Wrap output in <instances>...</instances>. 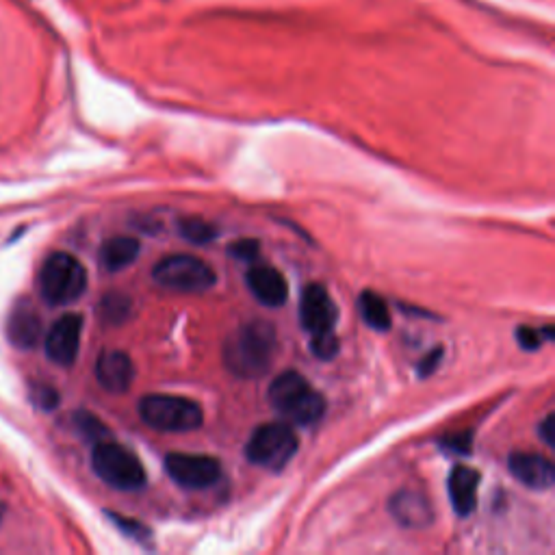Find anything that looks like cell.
<instances>
[{
  "label": "cell",
  "instance_id": "30",
  "mask_svg": "<svg viewBox=\"0 0 555 555\" xmlns=\"http://www.w3.org/2000/svg\"><path fill=\"white\" fill-rule=\"evenodd\" d=\"M3 519H5V503L0 501V523H3Z\"/></svg>",
  "mask_w": 555,
  "mask_h": 555
},
{
  "label": "cell",
  "instance_id": "5",
  "mask_svg": "<svg viewBox=\"0 0 555 555\" xmlns=\"http://www.w3.org/2000/svg\"><path fill=\"white\" fill-rule=\"evenodd\" d=\"M298 447L300 438L289 423L269 421L258 425L252 432L248 445H245V456L256 467L280 473L298 454Z\"/></svg>",
  "mask_w": 555,
  "mask_h": 555
},
{
  "label": "cell",
  "instance_id": "8",
  "mask_svg": "<svg viewBox=\"0 0 555 555\" xmlns=\"http://www.w3.org/2000/svg\"><path fill=\"white\" fill-rule=\"evenodd\" d=\"M165 471L178 486L202 490L219 482V477H222V464L211 456L178 454V451H174V454L165 458Z\"/></svg>",
  "mask_w": 555,
  "mask_h": 555
},
{
  "label": "cell",
  "instance_id": "18",
  "mask_svg": "<svg viewBox=\"0 0 555 555\" xmlns=\"http://www.w3.org/2000/svg\"><path fill=\"white\" fill-rule=\"evenodd\" d=\"M358 311H360V317L365 319V324L369 328L378 330V332H384V330L391 328V311L378 293H373V291L360 293Z\"/></svg>",
  "mask_w": 555,
  "mask_h": 555
},
{
  "label": "cell",
  "instance_id": "25",
  "mask_svg": "<svg viewBox=\"0 0 555 555\" xmlns=\"http://www.w3.org/2000/svg\"><path fill=\"white\" fill-rule=\"evenodd\" d=\"M232 256L239 258V261H256L258 254H261V241H256V239H239L230 245V250H228Z\"/></svg>",
  "mask_w": 555,
  "mask_h": 555
},
{
  "label": "cell",
  "instance_id": "28",
  "mask_svg": "<svg viewBox=\"0 0 555 555\" xmlns=\"http://www.w3.org/2000/svg\"><path fill=\"white\" fill-rule=\"evenodd\" d=\"M33 399L37 404H40L44 410H53L59 404V395L55 389H50V386H42V389H37Z\"/></svg>",
  "mask_w": 555,
  "mask_h": 555
},
{
  "label": "cell",
  "instance_id": "24",
  "mask_svg": "<svg viewBox=\"0 0 555 555\" xmlns=\"http://www.w3.org/2000/svg\"><path fill=\"white\" fill-rule=\"evenodd\" d=\"M107 516L109 519L118 525L122 532L126 534V536H131L133 540H137V542H150V538H152V532H150V527L148 525H144V523H139V521H135V519H126V516H122V514H115V512H107Z\"/></svg>",
  "mask_w": 555,
  "mask_h": 555
},
{
  "label": "cell",
  "instance_id": "10",
  "mask_svg": "<svg viewBox=\"0 0 555 555\" xmlns=\"http://www.w3.org/2000/svg\"><path fill=\"white\" fill-rule=\"evenodd\" d=\"M339 319L337 304L324 285H308L300 298V324L308 334L334 330Z\"/></svg>",
  "mask_w": 555,
  "mask_h": 555
},
{
  "label": "cell",
  "instance_id": "3",
  "mask_svg": "<svg viewBox=\"0 0 555 555\" xmlns=\"http://www.w3.org/2000/svg\"><path fill=\"white\" fill-rule=\"evenodd\" d=\"M87 289V271L79 258L68 252L50 254L40 271V293L50 306H68Z\"/></svg>",
  "mask_w": 555,
  "mask_h": 555
},
{
  "label": "cell",
  "instance_id": "6",
  "mask_svg": "<svg viewBox=\"0 0 555 555\" xmlns=\"http://www.w3.org/2000/svg\"><path fill=\"white\" fill-rule=\"evenodd\" d=\"M92 467L102 482L118 490H139L148 482L144 464L131 449L113 441H100L92 451Z\"/></svg>",
  "mask_w": 555,
  "mask_h": 555
},
{
  "label": "cell",
  "instance_id": "4",
  "mask_svg": "<svg viewBox=\"0 0 555 555\" xmlns=\"http://www.w3.org/2000/svg\"><path fill=\"white\" fill-rule=\"evenodd\" d=\"M139 417L152 430L159 432H193L204 421V410L198 402L180 395H146L139 402Z\"/></svg>",
  "mask_w": 555,
  "mask_h": 555
},
{
  "label": "cell",
  "instance_id": "9",
  "mask_svg": "<svg viewBox=\"0 0 555 555\" xmlns=\"http://www.w3.org/2000/svg\"><path fill=\"white\" fill-rule=\"evenodd\" d=\"M83 337V317L76 313L61 315L46 332V356L59 367H72L79 358Z\"/></svg>",
  "mask_w": 555,
  "mask_h": 555
},
{
  "label": "cell",
  "instance_id": "13",
  "mask_svg": "<svg viewBox=\"0 0 555 555\" xmlns=\"http://www.w3.org/2000/svg\"><path fill=\"white\" fill-rule=\"evenodd\" d=\"M508 469L516 482L532 490H549L555 482L553 462L540 454H523L516 451L508 458Z\"/></svg>",
  "mask_w": 555,
  "mask_h": 555
},
{
  "label": "cell",
  "instance_id": "22",
  "mask_svg": "<svg viewBox=\"0 0 555 555\" xmlns=\"http://www.w3.org/2000/svg\"><path fill=\"white\" fill-rule=\"evenodd\" d=\"M311 352L319 360H332L334 356L339 354V337H337V332L326 330V332L311 334Z\"/></svg>",
  "mask_w": 555,
  "mask_h": 555
},
{
  "label": "cell",
  "instance_id": "7",
  "mask_svg": "<svg viewBox=\"0 0 555 555\" xmlns=\"http://www.w3.org/2000/svg\"><path fill=\"white\" fill-rule=\"evenodd\" d=\"M152 278L157 285L176 293H204L215 287V271L202 258L191 254L165 256L152 269Z\"/></svg>",
  "mask_w": 555,
  "mask_h": 555
},
{
  "label": "cell",
  "instance_id": "26",
  "mask_svg": "<svg viewBox=\"0 0 555 555\" xmlns=\"http://www.w3.org/2000/svg\"><path fill=\"white\" fill-rule=\"evenodd\" d=\"M441 447L449 454H462L467 456L471 454V447H473V436L469 432H462V434H454V436H447L441 441Z\"/></svg>",
  "mask_w": 555,
  "mask_h": 555
},
{
  "label": "cell",
  "instance_id": "17",
  "mask_svg": "<svg viewBox=\"0 0 555 555\" xmlns=\"http://www.w3.org/2000/svg\"><path fill=\"white\" fill-rule=\"evenodd\" d=\"M141 245L133 237H113L100 248V265L107 271H122L135 263Z\"/></svg>",
  "mask_w": 555,
  "mask_h": 555
},
{
  "label": "cell",
  "instance_id": "11",
  "mask_svg": "<svg viewBox=\"0 0 555 555\" xmlns=\"http://www.w3.org/2000/svg\"><path fill=\"white\" fill-rule=\"evenodd\" d=\"M389 510L393 514V519L408 529H423L430 527L434 523V508L430 499L425 497L421 490H399L393 495Z\"/></svg>",
  "mask_w": 555,
  "mask_h": 555
},
{
  "label": "cell",
  "instance_id": "16",
  "mask_svg": "<svg viewBox=\"0 0 555 555\" xmlns=\"http://www.w3.org/2000/svg\"><path fill=\"white\" fill-rule=\"evenodd\" d=\"M480 473L469 467H456L449 475V499L458 516H469L477 506Z\"/></svg>",
  "mask_w": 555,
  "mask_h": 555
},
{
  "label": "cell",
  "instance_id": "2",
  "mask_svg": "<svg viewBox=\"0 0 555 555\" xmlns=\"http://www.w3.org/2000/svg\"><path fill=\"white\" fill-rule=\"evenodd\" d=\"M269 404L295 425L317 423L326 412V399L295 371H285L269 386Z\"/></svg>",
  "mask_w": 555,
  "mask_h": 555
},
{
  "label": "cell",
  "instance_id": "1",
  "mask_svg": "<svg viewBox=\"0 0 555 555\" xmlns=\"http://www.w3.org/2000/svg\"><path fill=\"white\" fill-rule=\"evenodd\" d=\"M278 352L276 328L269 321L256 319L241 326L224 343V363L239 378L256 380L274 365Z\"/></svg>",
  "mask_w": 555,
  "mask_h": 555
},
{
  "label": "cell",
  "instance_id": "21",
  "mask_svg": "<svg viewBox=\"0 0 555 555\" xmlns=\"http://www.w3.org/2000/svg\"><path fill=\"white\" fill-rule=\"evenodd\" d=\"M128 311H131V302H128L120 293L107 295L100 306V315L107 321V324H122Z\"/></svg>",
  "mask_w": 555,
  "mask_h": 555
},
{
  "label": "cell",
  "instance_id": "14",
  "mask_svg": "<svg viewBox=\"0 0 555 555\" xmlns=\"http://www.w3.org/2000/svg\"><path fill=\"white\" fill-rule=\"evenodd\" d=\"M254 298L267 308L285 306L289 300V285L278 269L269 265H256L245 276Z\"/></svg>",
  "mask_w": 555,
  "mask_h": 555
},
{
  "label": "cell",
  "instance_id": "12",
  "mask_svg": "<svg viewBox=\"0 0 555 555\" xmlns=\"http://www.w3.org/2000/svg\"><path fill=\"white\" fill-rule=\"evenodd\" d=\"M96 378L109 393H126L135 380V365L131 356L120 350H105L96 360Z\"/></svg>",
  "mask_w": 555,
  "mask_h": 555
},
{
  "label": "cell",
  "instance_id": "23",
  "mask_svg": "<svg viewBox=\"0 0 555 555\" xmlns=\"http://www.w3.org/2000/svg\"><path fill=\"white\" fill-rule=\"evenodd\" d=\"M74 421H76V428H79V432L85 434L89 441L100 443V441H107V438H109L107 425L100 423L94 415H89V412H76Z\"/></svg>",
  "mask_w": 555,
  "mask_h": 555
},
{
  "label": "cell",
  "instance_id": "19",
  "mask_svg": "<svg viewBox=\"0 0 555 555\" xmlns=\"http://www.w3.org/2000/svg\"><path fill=\"white\" fill-rule=\"evenodd\" d=\"M178 232L187 241L196 243V245L211 243V241H215L219 237V230L211 222H206V219H200V217H183V219H178Z\"/></svg>",
  "mask_w": 555,
  "mask_h": 555
},
{
  "label": "cell",
  "instance_id": "29",
  "mask_svg": "<svg viewBox=\"0 0 555 555\" xmlns=\"http://www.w3.org/2000/svg\"><path fill=\"white\" fill-rule=\"evenodd\" d=\"M538 434L542 441H545L547 447H553L555 445V438H553V415H547L545 419H542V423L538 425Z\"/></svg>",
  "mask_w": 555,
  "mask_h": 555
},
{
  "label": "cell",
  "instance_id": "20",
  "mask_svg": "<svg viewBox=\"0 0 555 555\" xmlns=\"http://www.w3.org/2000/svg\"><path fill=\"white\" fill-rule=\"evenodd\" d=\"M553 339H555V332L551 326H545L540 330L529 328V326L516 328V341H519V345L527 352H536V350H540L542 343L553 341Z\"/></svg>",
  "mask_w": 555,
  "mask_h": 555
},
{
  "label": "cell",
  "instance_id": "15",
  "mask_svg": "<svg viewBox=\"0 0 555 555\" xmlns=\"http://www.w3.org/2000/svg\"><path fill=\"white\" fill-rule=\"evenodd\" d=\"M44 326L42 317L37 315L35 308L29 302L18 304L14 311H11L9 324H7V337L20 350H31L37 343L42 341Z\"/></svg>",
  "mask_w": 555,
  "mask_h": 555
},
{
  "label": "cell",
  "instance_id": "27",
  "mask_svg": "<svg viewBox=\"0 0 555 555\" xmlns=\"http://www.w3.org/2000/svg\"><path fill=\"white\" fill-rule=\"evenodd\" d=\"M445 352H443V347H434L432 352L425 354L421 360H419V365H417V373H419V378H430L432 373H436L438 365H441V360H443Z\"/></svg>",
  "mask_w": 555,
  "mask_h": 555
}]
</instances>
